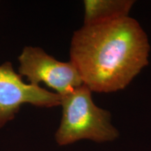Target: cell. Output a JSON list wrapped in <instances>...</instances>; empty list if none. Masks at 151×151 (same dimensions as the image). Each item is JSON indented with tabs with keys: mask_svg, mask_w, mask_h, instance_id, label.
<instances>
[{
	"mask_svg": "<svg viewBox=\"0 0 151 151\" xmlns=\"http://www.w3.org/2000/svg\"><path fill=\"white\" fill-rule=\"evenodd\" d=\"M146 33L131 17L83 25L73 33L70 61L92 92L122 90L148 65Z\"/></svg>",
	"mask_w": 151,
	"mask_h": 151,
	"instance_id": "cell-1",
	"label": "cell"
},
{
	"mask_svg": "<svg viewBox=\"0 0 151 151\" xmlns=\"http://www.w3.org/2000/svg\"><path fill=\"white\" fill-rule=\"evenodd\" d=\"M92 92L83 85L61 96L62 116L55 134L59 146H67L83 139L104 143L118 138V129L111 124L110 112L94 103Z\"/></svg>",
	"mask_w": 151,
	"mask_h": 151,
	"instance_id": "cell-2",
	"label": "cell"
},
{
	"mask_svg": "<svg viewBox=\"0 0 151 151\" xmlns=\"http://www.w3.org/2000/svg\"><path fill=\"white\" fill-rule=\"evenodd\" d=\"M18 60L20 76L27 77L30 83L35 86L43 83L60 96L84 85L72 62L58 61L39 47L24 48Z\"/></svg>",
	"mask_w": 151,
	"mask_h": 151,
	"instance_id": "cell-3",
	"label": "cell"
},
{
	"mask_svg": "<svg viewBox=\"0 0 151 151\" xmlns=\"http://www.w3.org/2000/svg\"><path fill=\"white\" fill-rule=\"evenodd\" d=\"M60 103L61 96L58 94L25 83L21 76L15 72L11 62L0 66V129L14 118L24 104L49 108Z\"/></svg>",
	"mask_w": 151,
	"mask_h": 151,
	"instance_id": "cell-4",
	"label": "cell"
},
{
	"mask_svg": "<svg viewBox=\"0 0 151 151\" xmlns=\"http://www.w3.org/2000/svg\"><path fill=\"white\" fill-rule=\"evenodd\" d=\"M134 4L133 0H85L84 25L129 17Z\"/></svg>",
	"mask_w": 151,
	"mask_h": 151,
	"instance_id": "cell-5",
	"label": "cell"
}]
</instances>
